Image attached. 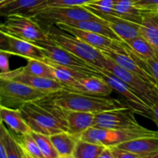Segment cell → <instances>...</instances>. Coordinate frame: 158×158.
Listing matches in <instances>:
<instances>
[{
    "label": "cell",
    "mask_w": 158,
    "mask_h": 158,
    "mask_svg": "<svg viewBox=\"0 0 158 158\" xmlns=\"http://www.w3.org/2000/svg\"><path fill=\"white\" fill-rule=\"evenodd\" d=\"M19 110L32 131L47 136L68 132L66 110L54 101L52 95L26 103Z\"/></svg>",
    "instance_id": "1"
},
{
    "label": "cell",
    "mask_w": 158,
    "mask_h": 158,
    "mask_svg": "<svg viewBox=\"0 0 158 158\" xmlns=\"http://www.w3.org/2000/svg\"><path fill=\"white\" fill-rule=\"evenodd\" d=\"M52 97L59 106L67 110L82 111L95 114L128 106L127 103L117 99L80 94L73 91H60L57 94H52Z\"/></svg>",
    "instance_id": "2"
},
{
    "label": "cell",
    "mask_w": 158,
    "mask_h": 158,
    "mask_svg": "<svg viewBox=\"0 0 158 158\" xmlns=\"http://www.w3.org/2000/svg\"><path fill=\"white\" fill-rule=\"evenodd\" d=\"M42 27L46 30L51 41L57 46L66 49L94 67L101 66L106 57L100 49L90 46L77 37L66 33L59 29L56 26H46Z\"/></svg>",
    "instance_id": "3"
},
{
    "label": "cell",
    "mask_w": 158,
    "mask_h": 158,
    "mask_svg": "<svg viewBox=\"0 0 158 158\" xmlns=\"http://www.w3.org/2000/svg\"><path fill=\"white\" fill-rule=\"evenodd\" d=\"M158 135V131L139 126L129 129L111 130L92 127L81 135L80 140L110 148L143 137Z\"/></svg>",
    "instance_id": "4"
},
{
    "label": "cell",
    "mask_w": 158,
    "mask_h": 158,
    "mask_svg": "<svg viewBox=\"0 0 158 158\" xmlns=\"http://www.w3.org/2000/svg\"><path fill=\"white\" fill-rule=\"evenodd\" d=\"M28 16L34 19L41 26H57L80 20L102 19L82 6L48 7Z\"/></svg>",
    "instance_id": "5"
},
{
    "label": "cell",
    "mask_w": 158,
    "mask_h": 158,
    "mask_svg": "<svg viewBox=\"0 0 158 158\" xmlns=\"http://www.w3.org/2000/svg\"><path fill=\"white\" fill-rule=\"evenodd\" d=\"M49 96L35 88L15 80L0 78V106L19 109L26 103Z\"/></svg>",
    "instance_id": "6"
},
{
    "label": "cell",
    "mask_w": 158,
    "mask_h": 158,
    "mask_svg": "<svg viewBox=\"0 0 158 158\" xmlns=\"http://www.w3.org/2000/svg\"><path fill=\"white\" fill-rule=\"evenodd\" d=\"M6 17L5 22L0 26V32L34 43L50 40L46 30L34 19L21 13Z\"/></svg>",
    "instance_id": "7"
},
{
    "label": "cell",
    "mask_w": 158,
    "mask_h": 158,
    "mask_svg": "<svg viewBox=\"0 0 158 158\" xmlns=\"http://www.w3.org/2000/svg\"><path fill=\"white\" fill-rule=\"evenodd\" d=\"M97 69L100 71V77L107 82L114 90L117 91L124 98L127 106L131 107L136 114L153 120L151 106L134 89L106 69L99 67Z\"/></svg>",
    "instance_id": "8"
},
{
    "label": "cell",
    "mask_w": 158,
    "mask_h": 158,
    "mask_svg": "<svg viewBox=\"0 0 158 158\" xmlns=\"http://www.w3.org/2000/svg\"><path fill=\"white\" fill-rule=\"evenodd\" d=\"M35 44L41 48L45 57L53 63L83 71L90 75L100 76V71L97 68L66 49L57 46L51 40L37 42Z\"/></svg>",
    "instance_id": "9"
},
{
    "label": "cell",
    "mask_w": 158,
    "mask_h": 158,
    "mask_svg": "<svg viewBox=\"0 0 158 158\" xmlns=\"http://www.w3.org/2000/svg\"><path fill=\"white\" fill-rule=\"evenodd\" d=\"M99 68L106 69L118 77L120 80L134 89L143 100H146L152 106L154 100L158 95V91L150 83H147L136 74L122 68L107 57L105 58L101 66Z\"/></svg>",
    "instance_id": "10"
},
{
    "label": "cell",
    "mask_w": 158,
    "mask_h": 158,
    "mask_svg": "<svg viewBox=\"0 0 158 158\" xmlns=\"http://www.w3.org/2000/svg\"><path fill=\"white\" fill-rule=\"evenodd\" d=\"M134 114L135 112L129 106L97 114L94 127L111 130L129 129L137 127L140 124Z\"/></svg>",
    "instance_id": "11"
},
{
    "label": "cell",
    "mask_w": 158,
    "mask_h": 158,
    "mask_svg": "<svg viewBox=\"0 0 158 158\" xmlns=\"http://www.w3.org/2000/svg\"><path fill=\"white\" fill-rule=\"evenodd\" d=\"M0 50L26 60H43L46 59L42 49L36 44L3 32H0Z\"/></svg>",
    "instance_id": "12"
},
{
    "label": "cell",
    "mask_w": 158,
    "mask_h": 158,
    "mask_svg": "<svg viewBox=\"0 0 158 158\" xmlns=\"http://www.w3.org/2000/svg\"><path fill=\"white\" fill-rule=\"evenodd\" d=\"M0 78L15 80L42 91L48 95L57 94L64 90V86L56 80L47 77H39L23 72L20 68L0 73Z\"/></svg>",
    "instance_id": "13"
},
{
    "label": "cell",
    "mask_w": 158,
    "mask_h": 158,
    "mask_svg": "<svg viewBox=\"0 0 158 158\" xmlns=\"http://www.w3.org/2000/svg\"><path fill=\"white\" fill-rule=\"evenodd\" d=\"M56 26L61 30L66 32V33L77 37L80 40H83V42L100 50L113 49V50L120 51V52L124 50L122 45V40H114L102 34L73 27V26L63 24V23L57 25Z\"/></svg>",
    "instance_id": "14"
},
{
    "label": "cell",
    "mask_w": 158,
    "mask_h": 158,
    "mask_svg": "<svg viewBox=\"0 0 158 158\" xmlns=\"http://www.w3.org/2000/svg\"><path fill=\"white\" fill-rule=\"evenodd\" d=\"M100 51L108 59L113 60L114 63H117V65L121 66L123 69L136 74V75L138 76L139 77L143 79L144 81L150 83L151 86L155 88L154 80H153L152 77L150 74V73L147 70L146 68L143 67L141 63L139 61V60H137L132 54L127 52L125 49L124 50L121 51V52L113 50V49H106V50Z\"/></svg>",
    "instance_id": "15"
},
{
    "label": "cell",
    "mask_w": 158,
    "mask_h": 158,
    "mask_svg": "<svg viewBox=\"0 0 158 158\" xmlns=\"http://www.w3.org/2000/svg\"><path fill=\"white\" fill-rule=\"evenodd\" d=\"M64 90L89 95L108 97L112 94L114 89L100 76L89 75L78 80L75 83L65 88Z\"/></svg>",
    "instance_id": "16"
},
{
    "label": "cell",
    "mask_w": 158,
    "mask_h": 158,
    "mask_svg": "<svg viewBox=\"0 0 158 158\" xmlns=\"http://www.w3.org/2000/svg\"><path fill=\"white\" fill-rule=\"evenodd\" d=\"M117 147L135 153L143 158H154L158 155V135L140 137Z\"/></svg>",
    "instance_id": "17"
},
{
    "label": "cell",
    "mask_w": 158,
    "mask_h": 158,
    "mask_svg": "<svg viewBox=\"0 0 158 158\" xmlns=\"http://www.w3.org/2000/svg\"><path fill=\"white\" fill-rule=\"evenodd\" d=\"M98 17L106 21L108 26L123 41L140 35V24L123 19L114 15H100Z\"/></svg>",
    "instance_id": "18"
},
{
    "label": "cell",
    "mask_w": 158,
    "mask_h": 158,
    "mask_svg": "<svg viewBox=\"0 0 158 158\" xmlns=\"http://www.w3.org/2000/svg\"><path fill=\"white\" fill-rule=\"evenodd\" d=\"M95 115L93 113L66 110L68 133L80 139L81 135L86 130L94 127Z\"/></svg>",
    "instance_id": "19"
},
{
    "label": "cell",
    "mask_w": 158,
    "mask_h": 158,
    "mask_svg": "<svg viewBox=\"0 0 158 158\" xmlns=\"http://www.w3.org/2000/svg\"><path fill=\"white\" fill-rule=\"evenodd\" d=\"M122 45L125 50L141 61H147L157 55L154 46L141 35L123 41Z\"/></svg>",
    "instance_id": "20"
},
{
    "label": "cell",
    "mask_w": 158,
    "mask_h": 158,
    "mask_svg": "<svg viewBox=\"0 0 158 158\" xmlns=\"http://www.w3.org/2000/svg\"><path fill=\"white\" fill-rule=\"evenodd\" d=\"M0 120L6 123L16 135H24L31 131L23 118L19 109H12L0 106Z\"/></svg>",
    "instance_id": "21"
},
{
    "label": "cell",
    "mask_w": 158,
    "mask_h": 158,
    "mask_svg": "<svg viewBox=\"0 0 158 158\" xmlns=\"http://www.w3.org/2000/svg\"><path fill=\"white\" fill-rule=\"evenodd\" d=\"M43 60L49 65L52 70L54 78L63 85L64 89L67 86L75 83L78 80L90 75L87 73L79 70V69L59 65L46 58Z\"/></svg>",
    "instance_id": "22"
},
{
    "label": "cell",
    "mask_w": 158,
    "mask_h": 158,
    "mask_svg": "<svg viewBox=\"0 0 158 158\" xmlns=\"http://www.w3.org/2000/svg\"><path fill=\"white\" fill-rule=\"evenodd\" d=\"M140 33L158 52V12L145 11L140 24Z\"/></svg>",
    "instance_id": "23"
},
{
    "label": "cell",
    "mask_w": 158,
    "mask_h": 158,
    "mask_svg": "<svg viewBox=\"0 0 158 158\" xmlns=\"http://www.w3.org/2000/svg\"><path fill=\"white\" fill-rule=\"evenodd\" d=\"M114 9L116 16L137 24H140L145 12L136 7L133 0H114Z\"/></svg>",
    "instance_id": "24"
},
{
    "label": "cell",
    "mask_w": 158,
    "mask_h": 158,
    "mask_svg": "<svg viewBox=\"0 0 158 158\" xmlns=\"http://www.w3.org/2000/svg\"><path fill=\"white\" fill-rule=\"evenodd\" d=\"M64 24V23H63ZM66 25L73 26V27L78 28V29H84V30L91 31V32H97L102 34L103 35L113 39L114 40H121L120 37L108 26L107 23L103 19L100 20H80V21H72Z\"/></svg>",
    "instance_id": "25"
},
{
    "label": "cell",
    "mask_w": 158,
    "mask_h": 158,
    "mask_svg": "<svg viewBox=\"0 0 158 158\" xmlns=\"http://www.w3.org/2000/svg\"><path fill=\"white\" fill-rule=\"evenodd\" d=\"M44 0H8L0 4L2 16L15 13H25L40 5Z\"/></svg>",
    "instance_id": "26"
},
{
    "label": "cell",
    "mask_w": 158,
    "mask_h": 158,
    "mask_svg": "<svg viewBox=\"0 0 158 158\" xmlns=\"http://www.w3.org/2000/svg\"><path fill=\"white\" fill-rule=\"evenodd\" d=\"M49 137L60 156L73 155L76 145L80 140L68 132H61Z\"/></svg>",
    "instance_id": "27"
},
{
    "label": "cell",
    "mask_w": 158,
    "mask_h": 158,
    "mask_svg": "<svg viewBox=\"0 0 158 158\" xmlns=\"http://www.w3.org/2000/svg\"><path fill=\"white\" fill-rule=\"evenodd\" d=\"M0 127V140L4 143L8 158H23V150L15 135L6 129L3 122L1 121Z\"/></svg>",
    "instance_id": "28"
},
{
    "label": "cell",
    "mask_w": 158,
    "mask_h": 158,
    "mask_svg": "<svg viewBox=\"0 0 158 158\" xmlns=\"http://www.w3.org/2000/svg\"><path fill=\"white\" fill-rule=\"evenodd\" d=\"M106 147L98 143L79 140L74 149V158H97Z\"/></svg>",
    "instance_id": "29"
},
{
    "label": "cell",
    "mask_w": 158,
    "mask_h": 158,
    "mask_svg": "<svg viewBox=\"0 0 158 158\" xmlns=\"http://www.w3.org/2000/svg\"><path fill=\"white\" fill-rule=\"evenodd\" d=\"M20 69L26 73L55 80L52 69L44 60L27 59V63L26 66L21 67Z\"/></svg>",
    "instance_id": "30"
},
{
    "label": "cell",
    "mask_w": 158,
    "mask_h": 158,
    "mask_svg": "<svg viewBox=\"0 0 158 158\" xmlns=\"http://www.w3.org/2000/svg\"><path fill=\"white\" fill-rule=\"evenodd\" d=\"M30 134L38 144L45 158H59L60 157L49 136L34 132L32 131H30Z\"/></svg>",
    "instance_id": "31"
},
{
    "label": "cell",
    "mask_w": 158,
    "mask_h": 158,
    "mask_svg": "<svg viewBox=\"0 0 158 158\" xmlns=\"http://www.w3.org/2000/svg\"><path fill=\"white\" fill-rule=\"evenodd\" d=\"M94 0H44L40 5L35 6L31 10L25 12L26 15H30L35 13V12L41 10L48 7H53V6H83L86 3L92 2Z\"/></svg>",
    "instance_id": "32"
},
{
    "label": "cell",
    "mask_w": 158,
    "mask_h": 158,
    "mask_svg": "<svg viewBox=\"0 0 158 158\" xmlns=\"http://www.w3.org/2000/svg\"><path fill=\"white\" fill-rule=\"evenodd\" d=\"M15 137L22 148L32 158H45L30 132L24 135H15Z\"/></svg>",
    "instance_id": "33"
},
{
    "label": "cell",
    "mask_w": 158,
    "mask_h": 158,
    "mask_svg": "<svg viewBox=\"0 0 158 158\" xmlns=\"http://www.w3.org/2000/svg\"><path fill=\"white\" fill-rule=\"evenodd\" d=\"M140 62L151 75L153 80H154V86L158 91V54L151 60H148L147 61L140 60Z\"/></svg>",
    "instance_id": "34"
},
{
    "label": "cell",
    "mask_w": 158,
    "mask_h": 158,
    "mask_svg": "<svg viewBox=\"0 0 158 158\" xmlns=\"http://www.w3.org/2000/svg\"><path fill=\"white\" fill-rule=\"evenodd\" d=\"M134 5L143 11H153L158 7V0H133Z\"/></svg>",
    "instance_id": "35"
},
{
    "label": "cell",
    "mask_w": 158,
    "mask_h": 158,
    "mask_svg": "<svg viewBox=\"0 0 158 158\" xmlns=\"http://www.w3.org/2000/svg\"><path fill=\"white\" fill-rule=\"evenodd\" d=\"M110 148L112 151L114 158H143L135 153L121 149L117 146L110 147Z\"/></svg>",
    "instance_id": "36"
},
{
    "label": "cell",
    "mask_w": 158,
    "mask_h": 158,
    "mask_svg": "<svg viewBox=\"0 0 158 158\" xmlns=\"http://www.w3.org/2000/svg\"><path fill=\"white\" fill-rule=\"evenodd\" d=\"M10 54L0 50V70L1 73H7L10 71L9 69V56Z\"/></svg>",
    "instance_id": "37"
},
{
    "label": "cell",
    "mask_w": 158,
    "mask_h": 158,
    "mask_svg": "<svg viewBox=\"0 0 158 158\" xmlns=\"http://www.w3.org/2000/svg\"><path fill=\"white\" fill-rule=\"evenodd\" d=\"M152 113H153V120L155 122L158 127V95L154 100L152 104Z\"/></svg>",
    "instance_id": "38"
},
{
    "label": "cell",
    "mask_w": 158,
    "mask_h": 158,
    "mask_svg": "<svg viewBox=\"0 0 158 158\" xmlns=\"http://www.w3.org/2000/svg\"><path fill=\"white\" fill-rule=\"evenodd\" d=\"M97 158H114V157L113 155V153L111 151L110 148L106 147L104 151L101 153V154Z\"/></svg>",
    "instance_id": "39"
},
{
    "label": "cell",
    "mask_w": 158,
    "mask_h": 158,
    "mask_svg": "<svg viewBox=\"0 0 158 158\" xmlns=\"http://www.w3.org/2000/svg\"><path fill=\"white\" fill-rule=\"evenodd\" d=\"M0 158H8L6 147L2 140H0Z\"/></svg>",
    "instance_id": "40"
},
{
    "label": "cell",
    "mask_w": 158,
    "mask_h": 158,
    "mask_svg": "<svg viewBox=\"0 0 158 158\" xmlns=\"http://www.w3.org/2000/svg\"><path fill=\"white\" fill-rule=\"evenodd\" d=\"M23 158H32V157H31L29 154H27V153H26L24 150H23Z\"/></svg>",
    "instance_id": "41"
},
{
    "label": "cell",
    "mask_w": 158,
    "mask_h": 158,
    "mask_svg": "<svg viewBox=\"0 0 158 158\" xmlns=\"http://www.w3.org/2000/svg\"><path fill=\"white\" fill-rule=\"evenodd\" d=\"M59 158H74L73 155H67V156H60Z\"/></svg>",
    "instance_id": "42"
},
{
    "label": "cell",
    "mask_w": 158,
    "mask_h": 158,
    "mask_svg": "<svg viewBox=\"0 0 158 158\" xmlns=\"http://www.w3.org/2000/svg\"><path fill=\"white\" fill-rule=\"evenodd\" d=\"M6 1H8V0H0V4H2V3L5 2H6Z\"/></svg>",
    "instance_id": "43"
},
{
    "label": "cell",
    "mask_w": 158,
    "mask_h": 158,
    "mask_svg": "<svg viewBox=\"0 0 158 158\" xmlns=\"http://www.w3.org/2000/svg\"><path fill=\"white\" fill-rule=\"evenodd\" d=\"M153 11H154V12H158V7L156 8V9H154V10H153Z\"/></svg>",
    "instance_id": "44"
},
{
    "label": "cell",
    "mask_w": 158,
    "mask_h": 158,
    "mask_svg": "<svg viewBox=\"0 0 158 158\" xmlns=\"http://www.w3.org/2000/svg\"><path fill=\"white\" fill-rule=\"evenodd\" d=\"M154 158H158V155H157V156H156V157H154Z\"/></svg>",
    "instance_id": "45"
}]
</instances>
